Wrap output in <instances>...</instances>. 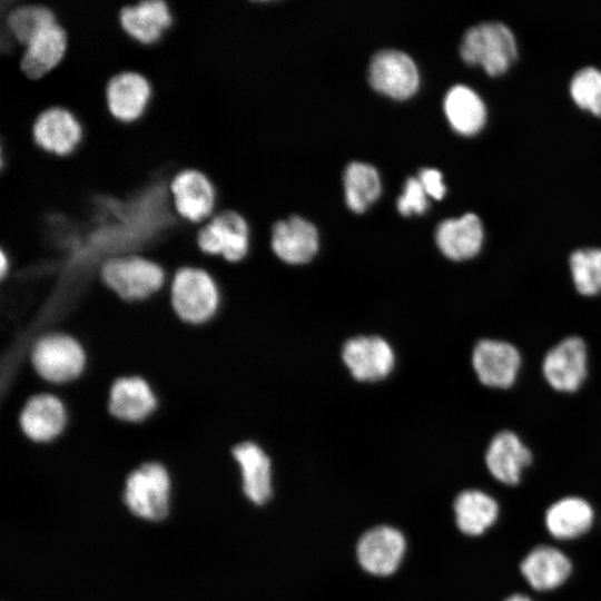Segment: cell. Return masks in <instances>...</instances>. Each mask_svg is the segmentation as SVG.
<instances>
[{
	"mask_svg": "<svg viewBox=\"0 0 601 601\" xmlns=\"http://www.w3.org/2000/svg\"><path fill=\"white\" fill-rule=\"evenodd\" d=\"M171 474L159 461H146L131 469L125 479L124 502L135 516L159 522L170 509Z\"/></svg>",
	"mask_w": 601,
	"mask_h": 601,
	"instance_id": "6da1fadb",
	"label": "cell"
},
{
	"mask_svg": "<svg viewBox=\"0 0 601 601\" xmlns=\"http://www.w3.org/2000/svg\"><path fill=\"white\" fill-rule=\"evenodd\" d=\"M100 277L106 286L127 302L147 299L166 283L164 269L139 255L117 256L106 260L100 268Z\"/></svg>",
	"mask_w": 601,
	"mask_h": 601,
	"instance_id": "7a4b0ae2",
	"label": "cell"
},
{
	"mask_svg": "<svg viewBox=\"0 0 601 601\" xmlns=\"http://www.w3.org/2000/svg\"><path fill=\"white\" fill-rule=\"evenodd\" d=\"M31 364L37 374L51 384H65L78 378L86 367V353L68 334L51 332L33 344Z\"/></svg>",
	"mask_w": 601,
	"mask_h": 601,
	"instance_id": "3957f363",
	"label": "cell"
},
{
	"mask_svg": "<svg viewBox=\"0 0 601 601\" xmlns=\"http://www.w3.org/2000/svg\"><path fill=\"white\" fill-rule=\"evenodd\" d=\"M460 53L470 65H481L490 76L505 72L516 58L512 31L501 22H484L470 28Z\"/></svg>",
	"mask_w": 601,
	"mask_h": 601,
	"instance_id": "277c9868",
	"label": "cell"
},
{
	"mask_svg": "<svg viewBox=\"0 0 601 601\" xmlns=\"http://www.w3.org/2000/svg\"><path fill=\"white\" fill-rule=\"evenodd\" d=\"M171 304L186 323L203 324L213 318L219 307L218 287L211 276L194 267L179 269L170 285Z\"/></svg>",
	"mask_w": 601,
	"mask_h": 601,
	"instance_id": "5b68a950",
	"label": "cell"
},
{
	"mask_svg": "<svg viewBox=\"0 0 601 601\" xmlns=\"http://www.w3.org/2000/svg\"><path fill=\"white\" fill-rule=\"evenodd\" d=\"M250 239L249 224L235 210L214 211L208 219L198 224L199 248L229 263H239L248 256Z\"/></svg>",
	"mask_w": 601,
	"mask_h": 601,
	"instance_id": "8992f818",
	"label": "cell"
},
{
	"mask_svg": "<svg viewBox=\"0 0 601 601\" xmlns=\"http://www.w3.org/2000/svg\"><path fill=\"white\" fill-rule=\"evenodd\" d=\"M543 376L558 392L578 391L588 375V349L579 336H570L554 345L542 363Z\"/></svg>",
	"mask_w": 601,
	"mask_h": 601,
	"instance_id": "52a82bcc",
	"label": "cell"
},
{
	"mask_svg": "<svg viewBox=\"0 0 601 601\" xmlns=\"http://www.w3.org/2000/svg\"><path fill=\"white\" fill-rule=\"evenodd\" d=\"M342 359L359 382H377L391 374L395 354L391 344L376 335L356 336L345 342Z\"/></svg>",
	"mask_w": 601,
	"mask_h": 601,
	"instance_id": "ba28073f",
	"label": "cell"
},
{
	"mask_svg": "<svg viewBox=\"0 0 601 601\" xmlns=\"http://www.w3.org/2000/svg\"><path fill=\"white\" fill-rule=\"evenodd\" d=\"M371 86L378 92L394 99H406L418 88L417 68L406 53L398 50L377 52L368 68Z\"/></svg>",
	"mask_w": 601,
	"mask_h": 601,
	"instance_id": "9c48e42d",
	"label": "cell"
},
{
	"mask_svg": "<svg viewBox=\"0 0 601 601\" xmlns=\"http://www.w3.org/2000/svg\"><path fill=\"white\" fill-rule=\"evenodd\" d=\"M521 354L509 342L481 339L472 353V365L479 381L491 388H509L516 381Z\"/></svg>",
	"mask_w": 601,
	"mask_h": 601,
	"instance_id": "30bf717a",
	"label": "cell"
},
{
	"mask_svg": "<svg viewBox=\"0 0 601 601\" xmlns=\"http://www.w3.org/2000/svg\"><path fill=\"white\" fill-rule=\"evenodd\" d=\"M405 549V538L397 529L380 525L361 536L356 553L357 560L365 571L385 577L397 570Z\"/></svg>",
	"mask_w": 601,
	"mask_h": 601,
	"instance_id": "8fae6325",
	"label": "cell"
},
{
	"mask_svg": "<svg viewBox=\"0 0 601 601\" xmlns=\"http://www.w3.org/2000/svg\"><path fill=\"white\" fill-rule=\"evenodd\" d=\"M170 191L175 210L183 219L200 224L213 215L216 203L215 189L200 171L194 169L179 171L170 181Z\"/></svg>",
	"mask_w": 601,
	"mask_h": 601,
	"instance_id": "7c38bea8",
	"label": "cell"
},
{
	"mask_svg": "<svg viewBox=\"0 0 601 601\" xmlns=\"http://www.w3.org/2000/svg\"><path fill=\"white\" fill-rule=\"evenodd\" d=\"M270 247L274 254L286 264H306L318 252V231L311 221L303 217L290 216L274 224Z\"/></svg>",
	"mask_w": 601,
	"mask_h": 601,
	"instance_id": "4fadbf2b",
	"label": "cell"
},
{
	"mask_svg": "<svg viewBox=\"0 0 601 601\" xmlns=\"http://www.w3.org/2000/svg\"><path fill=\"white\" fill-rule=\"evenodd\" d=\"M19 424L26 437L31 442L51 443L65 431L67 424L65 405L50 393L33 395L23 406Z\"/></svg>",
	"mask_w": 601,
	"mask_h": 601,
	"instance_id": "5bb4252c",
	"label": "cell"
},
{
	"mask_svg": "<svg viewBox=\"0 0 601 601\" xmlns=\"http://www.w3.org/2000/svg\"><path fill=\"white\" fill-rule=\"evenodd\" d=\"M119 19L124 30L145 45L158 41L173 23L166 0H125Z\"/></svg>",
	"mask_w": 601,
	"mask_h": 601,
	"instance_id": "9a60e30c",
	"label": "cell"
},
{
	"mask_svg": "<svg viewBox=\"0 0 601 601\" xmlns=\"http://www.w3.org/2000/svg\"><path fill=\"white\" fill-rule=\"evenodd\" d=\"M32 134L36 144L47 152L67 156L79 145L82 128L69 110L52 107L38 116Z\"/></svg>",
	"mask_w": 601,
	"mask_h": 601,
	"instance_id": "2e32d148",
	"label": "cell"
},
{
	"mask_svg": "<svg viewBox=\"0 0 601 601\" xmlns=\"http://www.w3.org/2000/svg\"><path fill=\"white\" fill-rule=\"evenodd\" d=\"M531 462L530 449L519 435L508 430L495 434L485 452V465L490 474L506 485L518 484L523 470Z\"/></svg>",
	"mask_w": 601,
	"mask_h": 601,
	"instance_id": "e0dca14e",
	"label": "cell"
},
{
	"mask_svg": "<svg viewBox=\"0 0 601 601\" xmlns=\"http://www.w3.org/2000/svg\"><path fill=\"white\" fill-rule=\"evenodd\" d=\"M484 230L480 218L465 214L460 218L445 219L436 228L435 243L449 259L462 262L475 257L483 245Z\"/></svg>",
	"mask_w": 601,
	"mask_h": 601,
	"instance_id": "ac0fdd59",
	"label": "cell"
},
{
	"mask_svg": "<svg viewBox=\"0 0 601 601\" xmlns=\"http://www.w3.org/2000/svg\"><path fill=\"white\" fill-rule=\"evenodd\" d=\"M238 465L243 491L254 504H264L272 495V463L265 451L253 441H242L231 447Z\"/></svg>",
	"mask_w": 601,
	"mask_h": 601,
	"instance_id": "d6986e66",
	"label": "cell"
},
{
	"mask_svg": "<svg viewBox=\"0 0 601 601\" xmlns=\"http://www.w3.org/2000/svg\"><path fill=\"white\" fill-rule=\"evenodd\" d=\"M106 96L110 114L120 121L131 122L144 114L151 87L144 76L126 71L110 78Z\"/></svg>",
	"mask_w": 601,
	"mask_h": 601,
	"instance_id": "ffe728a7",
	"label": "cell"
},
{
	"mask_svg": "<svg viewBox=\"0 0 601 601\" xmlns=\"http://www.w3.org/2000/svg\"><path fill=\"white\" fill-rule=\"evenodd\" d=\"M108 407L116 418L128 423H139L156 410L157 398L144 378L120 377L110 388Z\"/></svg>",
	"mask_w": 601,
	"mask_h": 601,
	"instance_id": "44dd1931",
	"label": "cell"
},
{
	"mask_svg": "<svg viewBox=\"0 0 601 601\" xmlns=\"http://www.w3.org/2000/svg\"><path fill=\"white\" fill-rule=\"evenodd\" d=\"M520 571L526 582L538 591L553 590L570 577V559L551 545H538L523 559Z\"/></svg>",
	"mask_w": 601,
	"mask_h": 601,
	"instance_id": "7402d4cb",
	"label": "cell"
},
{
	"mask_svg": "<svg viewBox=\"0 0 601 601\" xmlns=\"http://www.w3.org/2000/svg\"><path fill=\"white\" fill-rule=\"evenodd\" d=\"M0 18L23 46L57 22L53 11L41 0H0Z\"/></svg>",
	"mask_w": 601,
	"mask_h": 601,
	"instance_id": "603a6c76",
	"label": "cell"
},
{
	"mask_svg": "<svg viewBox=\"0 0 601 601\" xmlns=\"http://www.w3.org/2000/svg\"><path fill=\"white\" fill-rule=\"evenodd\" d=\"M67 35L59 23L41 30L24 48L20 67L22 72L38 79L52 70L63 58Z\"/></svg>",
	"mask_w": 601,
	"mask_h": 601,
	"instance_id": "cb8c5ba5",
	"label": "cell"
},
{
	"mask_svg": "<svg viewBox=\"0 0 601 601\" xmlns=\"http://www.w3.org/2000/svg\"><path fill=\"white\" fill-rule=\"evenodd\" d=\"M594 512L588 501L578 496L563 497L545 512V526L558 540H572L587 533L593 524Z\"/></svg>",
	"mask_w": 601,
	"mask_h": 601,
	"instance_id": "d4e9b609",
	"label": "cell"
},
{
	"mask_svg": "<svg viewBox=\"0 0 601 601\" xmlns=\"http://www.w3.org/2000/svg\"><path fill=\"white\" fill-rule=\"evenodd\" d=\"M455 522L460 531L467 535H481L492 526L499 516V504L480 490H465L454 501Z\"/></svg>",
	"mask_w": 601,
	"mask_h": 601,
	"instance_id": "484cf974",
	"label": "cell"
},
{
	"mask_svg": "<svg viewBox=\"0 0 601 601\" xmlns=\"http://www.w3.org/2000/svg\"><path fill=\"white\" fill-rule=\"evenodd\" d=\"M444 111L453 129L465 136L475 135L485 124L486 110L482 99L463 85L449 90L444 99Z\"/></svg>",
	"mask_w": 601,
	"mask_h": 601,
	"instance_id": "4316f807",
	"label": "cell"
},
{
	"mask_svg": "<svg viewBox=\"0 0 601 601\" xmlns=\"http://www.w3.org/2000/svg\"><path fill=\"white\" fill-rule=\"evenodd\" d=\"M344 189L347 206L355 213H363L381 194L377 170L364 162L349 164L344 174Z\"/></svg>",
	"mask_w": 601,
	"mask_h": 601,
	"instance_id": "83f0119b",
	"label": "cell"
},
{
	"mask_svg": "<svg viewBox=\"0 0 601 601\" xmlns=\"http://www.w3.org/2000/svg\"><path fill=\"white\" fill-rule=\"evenodd\" d=\"M570 272L577 292L583 296L601 294V248H582L570 256Z\"/></svg>",
	"mask_w": 601,
	"mask_h": 601,
	"instance_id": "f1b7e54d",
	"label": "cell"
},
{
	"mask_svg": "<svg viewBox=\"0 0 601 601\" xmlns=\"http://www.w3.org/2000/svg\"><path fill=\"white\" fill-rule=\"evenodd\" d=\"M570 92L574 102L595 116H601V71L584 68L575 73Z\"/></svg>",
	"mask_w": 601,
	"mask_h": 601,
	"instance_id": "f546056e",
	"label": "cell"
},
{
	"mask_svg": "<svg viewBox=\"0 0 601 601\" xmlns=\"http://www.w3.org/2000/svg\"><path fill=\"white\" fill-rule=\"evenodd\" d=\"M400 214L410 216L423 214L428 207L427 194L416 178H408L405 181L403 194L397 199Z\"/></svg>",
	"mask_w": 601,
	"mask_h": 601,
	"instance_id": "4dcf8cb0",
	"label": "cell"
},
{
	"mask_svg": "<svg viewBox=\"0 0 601 601\" xmlns=\"http://www.w3.org/2000/svg\"><path fill=\"white\" fill-rule=\"evenodd\" d=\"M426 194L435 199H441L446 188L442 181V174L437 169L424 168L417 178Z\"/></svg>",
	"mask_w": 601,
	"mask_h": 601,
	"instance_id": "1f68e13d",
	"label": "cell"
},
{
	"mask_svg": "<svg viewBox=\"0 0 601 601\" xmlns=\"http://www.w3.org/2000/svg\"><path fill=\"white\" fill-rule=\"evenodd\" d=\"M504 601H533V600L530 599L528 595L516 593V594H512L508 597Z\"/></svg>",
	"mask_w": 601,
	"mask_h": 601,
	"instance_id": "d6a6232c",
	"label": "cell"
}]
</instances>
